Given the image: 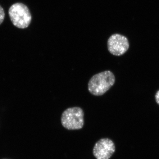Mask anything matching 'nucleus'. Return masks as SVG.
I'll list each match as a JSON object with an SVG mask.
<instances>
[{
  "label": "nucleus",
  "instance_id": "nucleus-6",
  "mask_svg": "<svg viewBox=\"0 0 159 159\" xmlns=\"http://www.w3.org/2000/svg\"><path fill=\"white\" fill-rule=\"evenodd\" d=\"M5 18V12L3 7L0 5V25L4 21Z\"/></svg>",
  "mask_w": 159,
  "mask_h": 159
},
{
  "label": "nucleus",
  "instance_id": "nucleus-2",
  "mask_svg": "<svg viewBox=\"0 0 159 159\" xmlns=\"http://www.w3.org/2000/svg\"><path fill=\"white\" fill-rule=\"evenodd\" d=\"M9 18L13 25L19 29L28 28L32 20L29 7L22 3L12 4L8 11Z\"/></svg>",
  "mask_w": 159,
  "mask_h": 159
},
{
  "label": "nucleus",
  "instance_id": "nucleus-7",
  "mask_svg": "<svg viewBox=\"0 0 159 159\" xmlns=\"http://www.w3.org/2000/svg\"><path fill=\"white\" fill-rule=\"evenodd\" d=\"M155 97V100L157 103L159 105V90L157 92Z\"/></svg>",
  "mask_w": 159,
  "mask_h": 159
},
{
  "label": "nucleus",
  "instance_id": "nucleus-5",
  "mask_svg": "<svg viewBox=\"0 0 159 159\" xmlns=\"http://www.w3.org/2000/svg\"><path fill=\"white\" fill-rule=\"evenodd\" d=\"M116 147L113 142L108 139H102L97 142L93 154L97 159H109L113 154Z\"/></svg>",
  "mask_w": 159,
  "mask_h": 159
},
{
  "label": "nucleus",
  "instance_id": "nucleus-3",
  "mask_svg": "<svg viewBox=\"0 0 159 159\" xmlns=\"http://www.w3.org/2000/svg\"><path fill=\"white\" fill-rule=\"evenodd\" d=\"M84 112L80 107H70L64 111L61 115V123L68 130L81 129L84 125Z\"/></svg>",
  "mask_w": 159,
  "mask_h": 159
},
{
  "label": "nucleus",
  "instance_id": "nucleus-4",
  "mask_svg": "<svg viewBox=\"0 0 159 159\" xmlns=\"http://www.w3.org/2000/svg\"><path fill=\"white\" fill-rule=\"evenodd\" d=\"M128 39L124 35L114 34L107 40L109 52L115 56H120L126 53L129 48Z\"/></svg>",
  "mask_w": 159,
  "mask_h": 159
},
{
  "label": "nucleus",
  "instance_id": "nucleus-1",
  "mask_svg": "<svg viewBox=\"0 0 159 159\" xmlns=\"http://www.w3.org/2000/svg\"><path fill=\"white\" fill-rule=\"evenodd\" d=\"M116 77L111 71H104L95 74L89 81V92L94 96H102L114 85Z\"/></svg>",
  "mask_w": 159,
  "mask_h": 159
}]
</instances>
